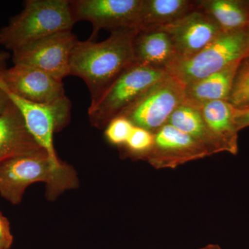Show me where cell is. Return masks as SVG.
I'll return each instance as SVG.
<instances>
[{
	"label": "cell",
	"mask_w": 249,
	"mask_h": 249,
	"mask_svg": "<svg viewBox=\"0 0 249 249\" xmlns=\"http://www.w3.org/2000/svg\"><path fill=\"white\" fill-rule=\"evenodd\" d=\"M137 29L111 31L106 40L76 42L70 58V75L88 86L91 102L96 101L111 83L135 63L133 44Z\"/></svg>",
	"instance_id": "6da1fadb"
},
{
	"label": "cell",
	"mask_w": 249,
	"mask_h": 249,
	"mask_svg": "<svg viewBox=\"0 0 249 249\" xmlns=\"http://www.w3.org/2000/svg\"><path fill=\"white\" fill-rule=\"evenodd\" d=\"M37 182L47 184V197L54 200L63 192L77 188L78 181L70 165L57 164L45 151L0 163V195L11 204H20L26 189Z\"/></svg>",
	"instance_id": "7a4b0ae2"
},
{
	"label": "cell",
	"mask_w": 249,
	"mask_h": 249,
	"mask_svg": "<svg viewBox=\"0 0 249 249\" xmlns=\"http://www.w3.org/2000/svg\"><path fill=\"white\" fill-rule=\"evenodd\" d=\"M69 0H28L24 9L0 30V45L14 52L57 33L71 31Z\"/></svg>",
	"instance_id": "3957f363"
},
{
	"label": "cell",
	"mask_w": 249,
	"mask_h": 249,
	"mask_svg": "<svg viewBox=\"0 0 249 249\" xmlns=\"http://www.w3.org/2000/svg\"><path fill=\"white\" fill-rule=\"evenodd\" d=\"M249 55V26L223 31L200 52L174 60L165 71L186 87L242 61Z\"/></svg>",
	"instance_id": "277c9868"
},
{
	"label": "cell",
	"mask_w": 249,
	"mask_h": 249,
	"mask_svg": "<svg viewBox=\"0 0 249 249\" xmlns=\"http://www.w3.org/2000/svg\"><path fill=\"white\" fill-rule=\"evenodd\" d=\"M164 70L134 63L124 70L96 101L88 116L93 127L104 128L121 116L167 75Z\"/></svg>",
	"instance_id": "5b68a950"
},
{
	"label": "cell",
	"mask_w": 249,
	"mask_h": 249,
	"mask_svg": "<svg viewBox=\"0 0 249 249\" xmlns=\"http://www.w3.org/2000/svg\"><path fill=\"white\" fill-rule=\"evenodd\" d=\"M20 112L28 130L53 161L62 164L55 152L53 136L62 130L71 118V103L67 97L42 104L27 101L14 93L1 89Z\"/></svg>",
	"instance_id": "8992f818"
},
{
	"label": "cell",
	"mask_w": 249,
	"mask_h": 249,
	"mask_svg": "<svg viewBox=\"0 0 249 249\" xmlns=\"http://www.w3.org/2000/svg\"><path fill=\"white\" fill-rule=\"evenodd\" d=\"M185 100L184 85L167 73L121 116L154 134L168 124L170 116Z\"/></svg>",
	"instance_id": "52a82bcc"
},
{
	"label": "cell",
	"mask_w": 249,
	"mask_h": 249,
	"mask_svg": "<svg viewBox=\"0 0 249 249\" xmlns=\"http://www.w3.org/2000/svg\"><path fill=\"white\" fill-rule=\"evenodd\" d=\"M77 41L71 31L57 33L14 51L13 62L34 67L62 81L70 75V58Z\"/></svg>",
	"instance_id": "ba28073f"
},
{
	"label": "cell",
	"mask_w": 249,
	"mask_h": 249,
	"mask_svg": "<svg viewBox=\"0 0 249 249\" xmlns=\"http://www.w3.org/2000/svg\"><path fill=\"white\" fill-rule=\"evenodd\" d=\"M142 4V0H73L70 8L75 22L91 23L89 40L95 41L101 29H137Z\"/></svg>",
	"instance_id": "9c48e42d"
},
{
	"label": "cell",
	"mask_w": 249,
	"mask_h": 249,
	"mask_svg": "<svg viewBox=\"0 0 249 249\" xmlns=\"http://www.w3.org/2000/svg\"><path fill=\"white\" fill-rule=\"evenodd\" d=\"M159 28L166 31L171 37L176 52L175 60L198 53L223 32L213 18L199 9Z\"/></svg>",
	"instance_id": "30bf717a"
},
{
	"label": "cell",
	"mask_w": 249,
	"mask_h": 249,
	"mask_svg": "<svg viewBox=\"0 0 249 249\" xmlns=\"http://www.w3.org/2000/svg\"><path fill=\"white\" fill-rule=\"evenodd\" d=\"M211 155L199 142L167 124L154 133V144L145 156L156 164H178Z\"/></svg>",
	"instance_id": "8fae6325"
},
{
	"label": "cell",
	"mask_w": 249,
	"mask_h": 249,
	"mask_svg": "<svg viewBox=\"0 0 249 249\" xmlns=\"http://www.w3.org/2000/svg\"><path fill=\"white\" fill-rule=\"evenodd\" d=\"M44 151L28 130L18 108L9 101L0 114V163L18 156Z\"/></svg>",
	"instance_id": "7c38bea8"
},
{
	"label": "cell",
	"mask_w": 249,
	"mask_h": 249,
	"mask_svg": "<svg viewBox=\"0 0 249 249\" xmlns=\"http://www.w3.org/2000/svg\"><path fill=\"white\" fill-rule=\"evenodd\" d=\"M133 49L135 63L164 71L177 57L171 37L160 28L138 29Z\"/></svg>",
	"instance_id": "4fadbf2b"
},
{
	"label": "cell",
	"mask_w": 249,
	"mask_h": 249,
	"mask_svg": "<svg viewBox=\"0 0 249 249\" xmlns=\"http://www.w3.org/2000/svg\"><path fill=\"white\" fill-rule=\"evenodd\" d=\"M196 105L222 152L236 155L238 152L239 131L235 122V108L226 101Z\"/></svg>",
	"instance_id": "5bb4252c"
},
{
	"label": "cell",
	"mask_w": 249,
	"mask_h": 249,
	"mask_svg": "<svg viewBox=\"0 0 249 249\" xmlns=\"http://www.w3.org/2000/svg\"><path fill=\"white\" fill-rule=\"evenodd\" d=\"M196 9V1L142 0L137 29L143 30L163 27Z\"/></svg>",
	"instance_id": "9a60e30c"
},
{
	"label": "cell",
	"mask_w": 249,
	"mask_h": 249,
	"mask_svg": "<svg viewBox=\"0 0 249 249\" xmlns=\"http://www.w3.org/2000/svg\"><path fill=\"white\" fill-rule=\"evenodd\" d=\"M240 62L187 85L185 87L186 99L196 105L216 101H227Z\"/></svg>",
	"instance_id": "2e32d148"
},
{
	"label": "cell",
	"mask_w": 249,
	"mask_h": 249,
	"mask_svg": "<svg viewBox=\"0 0 249 249\" xmlns=\"http://www.w3.org/2000/svg\"><path fill=\"white\" fill-rule=\"evenodd\" d=\"M168 124L199 142L210 154L222 152L208 128L199 107L186 98L170 116Z\"/></svg>",
	"instance_id": "e0dca14e"
},
{
	"label": "cell",
	"mask_w": 249,
	"mask_h": 249,
	"mask_svg": "<svg viewBox=\"0 0 249 249\" xmlns=\"http://www.w3.org/2000/svg\"><path fill=\"white\" fill-rule=\"evenodd\" d=\"M197 9L215 21L223 31L249 26V0H198Z\"/></svg>",
	"instance_id": "ac0fdd59"
},
{
	"label": "cell",
	"mask_w": 249,
	"mask_h": 249,
	"mask_svg": "<svg viewBox=\"0 0 249 249\" xmlns=\"http://www.w3.org/2000/svg\"><path fill=\"white\" fill-rule=\"evenodd\" d=\"M227 102L237 110L249 109V55L240 62Z\"/></svg>",
	"instance_id": "d6986e66"
},
{
	"label": "cell",
	"mask_w": 249,
	"mask_h": 249,
	"mask_svg": "<svg viewBox=\"0 0 249 249\" xmlns=\"http://www.w3.org/2000/svg\"><path fill=\"white\" fill-rule=\"evenodd\" d=\"M134 125L124 116L113 119L106 126V139L111 143L116 145H124L132 133Z\"/></svg>",
	"instance_id": "ffe728a7"
},
{
	"label": "cell",
	"mask_w": 249,
	"mask_h": 249,
	"mask_svg": "<svg viewBox=\"0 0 249 249\" xmlns=\"http://www.w3.org/2000/svg\"><path fill=\"white\" fill-rule=\"evenodd\" d=\"M154 144V134L142 127L134 126L124 146L134 155L145 157Z\"/></svg>",
	"instance_id": "44dd1931"
},
{
	"label": "cell",
	"mask_w": 249,
	"mask_h": 249,
	"mask_svg": "<svg viewBox=\"0 0 249 249\" xmlns=\"http://www.w3.org/2000/svg\"><path fill=\"white\" fill-rule=\"evenodd\" d=\"M13 242L14 236L11 233L9 221L0 211V247L10 249Z\"/></svg>",
	"instance_id": "7402d4cb"
},
{
	"label": "cell",
	"mask_w": 249,
	"mask_h": 249,
	"mask_svg": "<svg viewBox=\"0 0 249 249\" xmlns=\"http://www.w3.org/2000/svg\"><path fill=\"white\" fill-rule=\"evenodd\" d=\"M235 122L239 132L242 129L249 127V109H245V110L235 109Z\"/></svg>",
	"instance_id": "603a6c76"
},
{
	"label": "cell",
	"mask_w": 249,
	"mask_h": 249,
	"mask_svg": "<svg viewBox=\"0 0 249 249\" xmlns=\"http://www.w3.org/2000/svg\"><path fill=\"white\" fill-rule=\"evenodd\" d=\"M9 102V98L4 91L0 89V114L4 111Z\"/></svg>",
	"instance_id": "cb8c5ba5"
},
{
	"label": "cell",
	"mask_w": 249,
	"mask_h": 249,
	"mask_svg": "<svg viewBox=\"0 0 249 249\" xmlns=\"http://www.w3.org/2000/svg\"><path fill=\"white\" fill-rule=\"evenodd\" d=\"M201 249H222L220 248V247H219V246L215 245H210L206 246V247H204V248Z\"/></svg>",
	"instance_id": "d4e9b609"
},
{
	"label": "cell",
	"mask_w": 249,
	"mask_h": 249,
	"mask_svg": "<svg viewBox=\"0 0 249 249\" xmlns=\"http://www.w3.org/2000/svg\"><path fill=\"white\" fill-rule=\"evenodd\" d=\"M0 249H3L2 248H1V247H0Z\"/></svg>",
	"instance_id": "484cf974"
}]
</instances>
